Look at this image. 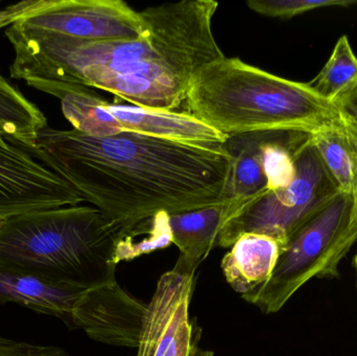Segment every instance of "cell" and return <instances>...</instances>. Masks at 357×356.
I'll return each instance as SVG.
<instances>
[{
  "mask_svg": "<svg viewBox=\"0 0 357 356\" xmlns=\"http://www.w3.org/2000/svg\"><path fill=\"white\" fill-rule=\"evenodd\" d=\"M172 240L180 257L195 267L218 247L222 227V204L188 212L169 215Z\"/></svg>",
  "mask_w": 357,
  "mask_h": 356,
  "instance_id": "2e32d148",
  "label": "cell"
},
{
  "mask_svg": "<svg viewBox=\"0 0 357 356\" xmlns=\"http://www.w3.org/2000/svg\"><path fill=\"white\" fill-rule=\"evenodd\" d=\"M295 179L287 187L266 192L220 229L218 247L230 248L245 233L264 234L287 247L294 233L340 190L310 141L296 158Z\"/></svg>",
  "mask_w": 357,
  "mask_h": 356,
  "instance_id": "8992f818",
  "label": "cell"
},
{
  "mask_svg": "<svg viewBox=\"0 0 357 356\" xmlns=\"http://www.w3.org/2000/svg\"><path fill=\"white\" fill-rule=\"evenodd\" d=\"M356 240L354 198L340 192L291 235L268 281L241 298L266 315L278 313L312 278L335 277Z\"/></svg>",
  "mask_w": 357,
  "mask_h": 356,
  "instance_id": "5b68a950",
  "label": "cell"
},
{
  "mask_svg": "<svg viewBox=\"0 0 357 356\" xmlns=\"http://www.w3.org/2000/svg\"><path fill=\"white\" fill-rule=\"evenodd\" d=\"M354 222H356L357 226V194L354 198Z\"/></svg>",
  "mask_w": 357,
  "mask_h": 356,
  "instance_id": "cb8c5ba5",
  "label": "cell"
},
{
  "mask_svg": "<svg viewBox=\"0 0 357 356\" xmlns=\"http://www.w3.org/2000/svg\"><path fill=\"white\" fill-rule=\"evenodd\" d=\"M189 356H213L209 351H203L199 349L197 346V342L193 344L192 348H191L190 355Z\"/></svg>",
  "mask_w": 357,
  "mask_h": 356,
  "instance_id": "603a6c76",
  "label": "cell"
},
{
  "mask_svg": "<svg viewBox=\"0 0 357 356\" xmlns=\"http://www.w3.org/2000/svg\"><path fill=\"white\" fill-rule=\"evenodd\" d=\"M185 112L226 136L271 131L314 134L340 115L308 83L291 81L238 58L206 65L187 93Z\"/></svg>",
  "mask_w": 357,
  "mask_h": 356,
  "instance_id": "277c9868",
  "label": "cell"
},
{
  "mask_svg": "<svg viewBox=\"0 0 357 356\" xmlns=\"http://www.w3.org/2000/svg\"><path fill=\"white\" fill-rule=\"evenodd\" d=\"M14 24L96 42L139 39L146 29L142 12L123 0H44L39 8Z\"/></svg>",
  "mask_w": 357,
  "mask_h": 356,
  "instance_id": "52a82bcc",
  "label": "cell"
},
{
  "mask_svg": "<svg viewBox=\"0 0 357 356\" xmlns=\"http://www.w3.org/2000/svg\"><path fill=\"white\" fill-rule=\"evenodd\" d=\"M126 227L96 207L25 213L0 222V269L87 291L116 281Z\"/></svg>",
  "mask_w": 357,
  "mask_h": 356,
  "instance_id": "3957f363",
  "label": "cell"
},
{
  "mask_svg": "<svg viewBox=\"0 0 357 356\" xmlns=\"http://www.w3.org/2000/svg\"><path fill=\"white\" fill-rule=\"evenodd\" d=\"M83 202L79 192L33 158L29 148L0 134V222Z\"/></svg>",
  "mask_w": 357,
  "mask_h": 356,
  "instance_id": "ba28073f",
  "label": "cell"
},
{
  "mask_svg": "<svg viewBox=\"0 0 357 356\" xmlns=\"http://www.w3.org/2000/svg\"><path fill=\"white\" fill-rule=\"evenodd\" d=\"M323 100L335 105L357 89V56L347 36L337 40L322 70L308 83Z\"/></svg>",
  "mask_w": 357,
  "mask_h": 356,
  "instance_id": "ac0fdd59",
  "label": "cell"
},
{
  "mask_svg": "<svg viewBox=\"0 0 357 356\" xmlns=\"http://www.w3.org/2000/svg\"><path fill=\"white\" fill-rule=\"evenodd\" d=\"M146 309L117 281L111 282L85 291L75 309V330L102 344L137 348Z\"/></svg>",
  "mask_w": 357,
  "mask_h": 356,
  "instance_id": "9c48e42d",
  "label": "cell"
},
{
  "mask_svg": "<svg viewBox=\"0 0 357 356\" xmlns=\"http://www.w3.org/2000/svg\"><path fill=\"white\" fill-rule=\"evenodd\" d=\"M197 267L178 256L177 263L159 280L146 304L137 356H155L157 347L184 303L190 302Z\"/></svg>",
  "mask_w": 357,
  "mask_h": 356,
  "instance_id": "7c38bea8",
  "label": "cell"
},
{
  "mask_svg": "<svg viewBox=\"0 0 357 356\" xmlns=\"http://www.w3.org/2000/svg\"><path fill=\"white\" fill-rule=\"evenodd\" d=\"M264 135L266 132L229 136L225 142L230 165L222 192V227L268 192L260 155Z\"/></svg>",
  "mask_w": 357,
  "mask_h": 356,
  "instance_id": "8fae6325",
  "label": "cell"
},
{
  "mask_svg": "<svg viewBox=\"0 0 357 356\" xmlns=\"http://www.w3.org/2000/svg\"><path fill=\"white\" fill-rule=\"evenodd\" d=\"M312 142L340 192L357 194V123L340 111L328 125L312 134Z\"/></svg>",
  "mask_w": 357,
  "mask_h": 356,
  "instance_id": "9a60e30c",
  "label": "cell"
},
{
  "mask_svg": "<svg viewBox=\"0 0 357 356\" xmlns=\"http://www.w3.org/2000/svg\"><path fill=\"white\" fill-rule=\"evenodd\" d=\"M44 0H29L21 1L18 3L10 4L3 10H0V29L10 26L16 21L20 20L22 17L33 10H37L43 4Z\"/></svg>",
  "mask_w": 357,
  "mask_h": 356,
  "instance_id": "44dd1931",
  "label": "cell"
},
{
  "mask_svg": "<svg viewBox=\"0 0 357 356\" xmlns=\"http://www.w3.org/2000/svg\"><path fill=\"white\" fill-rule=\"evenodd\" d=\"M189 355H190V353H189ZM189 355H186V356H189Z\"/></svg>",
  "mask_w": 357,
  "mask_h": 356,
  "instance_id": "484cf974",
  "label": "cell"
},
{
  "mask_svg": "<svg viewBox=\"0 0 357 356\" xmlns=\"http://www.w3.org/2000/svg\"><path fill=\"white\" fill-rule=\"evenodd\" d=\"M33 158L56 171L107 217L126 228L157 213L222 204L230 157L134 133L96 137L77 130H42Z\"/></svg>",
  "mask_w": 357,
  "mask_h": 356,
  "instance_id": "7a4b0ae2",
  "label": "cell"
},
{
  "mask_svg": "<svg viewBox=\"0 0 357 356\" xmlns=\"http://www.w3.org/2000/svg\"><path fill=\"white\" fill-rule=\"evenodd\" d=\"M116 119L119 134L134 133L208 150H224L228 136L187 112L156 110L134 105L105 102Z\"/></svg>",
  "mask_w": 357,
  "mask_h": 356,
  "instance_id": "30bf717a",
  "label": "cell"
},
{
  "mask_svg": "<svg viewBox=\"0 0 357 356\" xmlns=\"http://www.w3.org/2000/svg\"><path fill=\"white\" fill-rule=\"evenodd\" d=\"M46 127L47 119L39 107L0 75V134L31 148Z\"/></svg>",
  "mask_w": 357,
  "mask_h": 356,
  "instance_id": "e0dca14e",
  "label": "cell"
},
{
  "mask_svg": "<svg viewBox=\"0 0 357 356\" xmlns=\"http://www.w3.org/2000/svg\"><path fill=\"white\" fill-rule=\"evenodd\" d=\"M214 0H182L140 10L144 35L128 41H85L12 24V79L29 87L56 84L113 94L142 108L176 111L197 73L225 56L214 37Z\"/></svg>",
  "mask_w": 357,
  "mask_h": 356,
  "instance_id": "6da1fadb",
  "label": "cell"
},
{
  "mask_svg": "<svg viewBox=\"0 0 357 356\" xmlns=\"http://www.w3.org/2000/svg\"><path fill=\"white\" fill-rule=\"evenodd\" d=\"M84 293L0 269V302H14L36 313L58 318L71 330H75V311Z\"/></svg>",
  "mask_w": 357,
  "mask_h": 356,
  "instance_id": "5bb4252c",
  "label": "cell"
},
{
  "mask_svg": "<svg viewBox=\"0 0 357 356\" xmlns=\"http://www.w3.org/2000/svg\"><path fill=\"white\" fill-rule=\"evenodd\" d=\"M356 0H249L248 6L253 12L272 18L289 19L310 10L329 6H347Z\"/></svg>",
  "mask_w": 357,
  "mask_h": 356,
  "instance_id": "d6986e66",
  "label": "cell"
},
{
  "mask_svg": "<svg viewBox=\"0 0 357 356\" xmlns=\"http://www.w3.org/2000/svg\"><path fill=\"white\" fill-rule=\"evenodd\" d=\"M0 356H69L58 346L35 345L0 336Z\"/></svg>",
  "mask_w": 357,
  "mask_h": 356,
  "instance_id": "ffe728a7",
  "label": "cell"
},
{
  "mask_svg": "<svg viewBox=\"0 0 357 356\" xmlns=\"http://www.w3.org/2000/svg\"><path fill=\"white\" fill-rule=\"evenodd\" d=\"M354 268H356V279H357V252H356V256H354Z\"/></svg>",
  "mask_w": 357,
  "mask_h": 356,
  "instance_id": "d4e9b609",
  "label": "cell"
},
{
  "mask_svg": "<svg viewBox=\"0 0 357 356\" xmlns=\"http://www.w3.org/2000/svg\"><path fill=\"white\" fill-rule=\"evenodd\" d=\"M339 110L357 123V89L335 102Z\"/></svg>",
  "mask_w": 357,
  "mask_h": 356,
  "instance_id": "7402d4cb",
  "label": "cell"
},
{
  "mask_svg": "<svg viewBox=\"0 0 357 356\" xmlns=\"http://www.w3.org/2000/svg\"><path fill=\"white\" fill-rule=\"evenodd\" d=\"M222 261L229 286L241 295L260 290L270 279L284 247L271 236L245 233L239 236Z\"/></svg>",
  "mask_w": 357,
  "mask_h": 356,
  "instance_id": "4fadbf2b",
  "label": "cell"
}]
</instances>
